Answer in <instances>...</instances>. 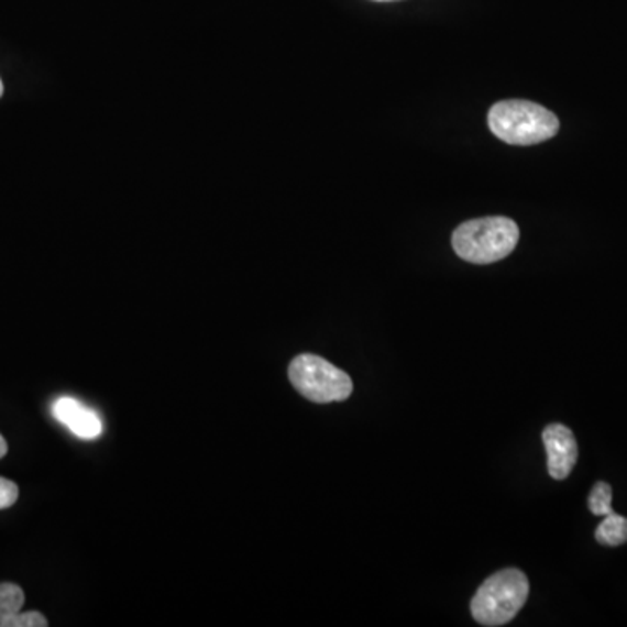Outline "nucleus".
I'll list each match as a JSON object with an SVG mask.
<instances>
[{
	"mask_svg": "<svg viewBox=\"0 0 627 627\" xmlns=\"http://www.w3.org/2000/svg\"><path fill=\"white\" fill-rule=\"evenodd\" d=\"M488 125L502 142L522 146L548 142L560 131L551 110L527 100L498 101L490 109Z\"/></svg>",
	"mask_w": 627,
	"mask_h": 627,
	"instance_id": "nucleus-1",
	"label": "nucleus"
},
{
	"mask_svg": "<svg viewBox=\"0 0 627 627\" xmlns=\"http://www.w3.org/2000/svg\"><path fill=\"white\" fill-rule=\"evenodd\" d=\"M519 229L507 217H486L469 220L457 227L452 244L457 255L471 264H494L515 251Z\"/></svg>",
	"mask_w": 627,
	"mask_h": 627,
	"instance_id": "nucleus-2",
	"label": "nucleus"
},
{
	"mask_svg": "<svg viewBox=\"0 0 627 627\" xmlns=\"http://www.w3.org/2000/svg\"><path fill=\"white\" fill-rule=\"evenodd\" d=\"M528 593L530 584L521 570H501L481 584L471 602V614L481 626H504L519 614Z\"/></svg>",
	"mask_w": 627,
	"mask_h": 627,
	"instance_id": "nucleus-3",
	"label": "nucleus"
},
{
	"mask_svg": "<svg viewBox=\"0 0 627 627\" xmlns=\"http://www.w3.org/2000/svg\"><path fill=\"white\" fill-rule=\"evenodd\" d=\"M293 387L314 403L345 402L354 389L351 376L321 355L300 354L288 370Z\"/></svg>",
	"mask_w": 627,
	"mask_h": 627,
	"instance_id": "nucleus-4",
	"label": "nucleus"
},
{
	"mask_svg": "<svg viewBox=\"0 0 627 627\" xmlns=\"http://www.w3.org/2000/svg\"><path fill=\"white\" fill-rule=\"evenodd\" d=\"M543 447L548 452V471L552 480H564L578 464L579 447L575 436L563 424H551L542 432Z\"/></svg>",
	"mask_w": 627,
	"mask_h": 627,
	"instance_id": "nucleus-5",
	"label": "nucleus"
},
{
	"mask_svg": "<svg viewBox=\"0 0 627 627\" xmlns=\"http://www.w3.org/2000/svg\"><path fill=\"white\" fill-rule=\"evenodd\" d=\"M53 417L67 427L77 438L95 439L103 431V424L97 411L77 402L74 397H59L53 405Z\"/></svg>",
	"mask_w": 627,
	"mask_h": 627,
	"instance_id": "nucleus-6",
	"label": "nucleus"
},
{
	"mask_svg": "<svg viewBox=\"0 0 627 627\" xmlns=\"http://www.w3.org/2000/svg\"><path fill=\"white\" fill-rule=\"evenodd\" d=\"M596 540H598L602 546H608V548H617V546L626 543L627 518L615 515V513L603 516V521L600 522V527L596 528Z\"/></svg>",
	"mask_w": 627,
	"mask_h": 627,
	"instance_id": "nucleus-7",
	"label": "nucleus"
},
{
	"mask_svg": "<svg viewBox=\"0 0 627 627\" xmlns=\"http://www.w3.org/2000/svg\"><path fill=\"white\" fill-rule=\"evenodd\" d=\"M25 605V593L16 584H0V624L21 612Z\"/></svg>",
	"mask_w": 627,
	"mask_h": 627,
	"instance_id": "nucleus-8",
	"label": "nucleus"
},
{
	"mask_svg": "<svg viewBox=\"0 0 627 627\" xmlns=\"http://www.w3.org/2000/svg\"><path fill=\"white\" fill-rule=\"evenodd\" d=\"M590 509L593 515L606 516L612 515V486L605 481H598L591 490L590 498H587Z\"/></svg>",
	"mask_w": 627,
	"mask_h": 627,
	"instance_id": "nucleus-9",
	"label": "nucleus"
},
{
	"mask_svg": "<svg viewBox=\"0 0 627 627\" xmlns=\"http://www.w3.org/2000/svg\"><path fill=\"white\" fill-rule=\"evenodd\" d=\"M47 619L41 612H25L21 614L18 612L13 617H9L8 620L0 624V627H46Z\"/></svg>",
	"mask_w": 627,
	"mask_h": 627,
	"instance_id": "nucleus-10",
	"label": "nucleus"
},
{
	"mask_svg": "<svg viewBox=\"0 0 627 627\" xmlns=\"http://www.w3.org/2000/svg\"><path fill=\"white\" fill-rule=\"evenodd\" d=\"M18 495H20V490H18L16 483L6 480V477H0V510L14 506Z\"/></svg>",
	"mask_w": 627,
	"mask_h": 627,
	"instance_id": "nucleus-11",
	"label": "nucleus"
},
{
	"mask_svg": "<svg viewBox=\"0 0 627 627\" xmlns=\"http://www.w3.org/2000/svg\"><path fill=\"white\" fill-rule=\"evenodd\" d=\"M8 453V443H6V439L0 436V459Z\"/></svg>",
	"mask_w": 627,
	"mask_h": 627,
	"instance_id": "nucleus-12",
	"label": "nucleus"
},
{
	"mask_svg": "<svg viewBox=\"0 0 627 627\" xmlns=\"http://www.w3.org/2000/svg\"><path fill=\"white\" fill-rule=\"evenodd\" d=\"M2 95H4V84L0 80V97H2Z\"/></svg>",
	"mask_w": 627,
	"mask_h": 627,
	"instance_id": "nucleus-13",
	"label": "nucleus"
},
{
	"mask_svg": "<svg viewBox=\"0 0 627 627\" xmlns=\"http://www.w3.org/2000/svg\"><path fill=\"white\" fill-rule=\"evenodd\" d=\"M375 2H394V0H375Z\"/></svg>",
	"mask_w": 627,
	"mask_h": 627,
	"instance_id": "nucleus-14",
	"label": "nucleus"
}]
</instances>
